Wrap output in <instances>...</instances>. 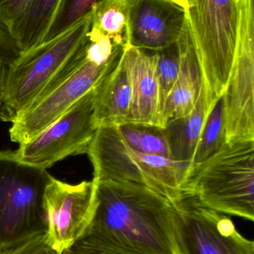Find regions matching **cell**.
Instances as JSON below:
<instances>
[{
  "label": "cell",
  "instance_id": "cell-22",
  "mask_svg": "<svg viewBox=\"0 0 254 254\" xmlns=\"http://www.w3.org/2000/svg\"><path fill=\"white\" fill-rule=\"evenodd\" d=\"M104 0H61L46 40L54 38L94 11ZM44 41V42H45Z\"/></svg>",
  "mask_w": 254,
  "mask_h": 254
},
{
  "label": "cell",
  "instance_id": "cell-1",
  "mask_svg": "<svg viewBox=\"0 0 254 254\" xmlns=\"http://www.w3.org/2000/svg\"><path fill=\"white\" fill-rule=\"evenodd\" d=\"M86 232L141 254H181L174 207L167 197L130 182L95 181Z\"/></svg>",
  "mask_w": 254,
  "mask_h": 254
},
{
  "label": "cell",
  "instance_id": "cell-19",
  "mask_svg": "<svg viewBox=\"0 0 254 254\" xmlns=\"http://www.w3.org/2000/svg\"><path fill=\"white\" fill-rule=\"evenodd\" d=\"M91 27L129 46V13L127 0H104L92 13Z\"/></svg>",
  "mask_w": 254,
  "mask_h": 254
},
{
  "label": "cell",
  "instance_id": "cell-17",
  "mask_svg": "<svg viewBox=\"0 0 254 254\" xmlns=\"http://www.w3.org/2000/svg\"><path fill=\"white\" fill-rule=\"evenodd\" d=\"M61 0H28L10 31L20 53L46 40Z\"/></svg>",
  "mask_w": 254,
  "mask_h": 254
},
{
  "label": "cell",
  "instance_id": "cell-7",
  "mask_svg": "<svg viewBox=\"0 0 254 254\" xmlns=\"http://www.w3.org/2000/svg\"><path fill=\"white\" fill-rule=\"evenodd\" d=\"M95 89L53 123L13 152L18 162L47 170L72 155L86 154L98 126L94 119Z\"/></svg>",
  "mask_w": 254,
  "mask_h": 254
},
{
  "label": "cell",
  "instance_id": "cell-25",
  "mask_svg": "<svg viewBox=\"0 0 254 254\" xmlns=\"http://www.w3.org/2000/svg\"><path fill=\"white\" fill-rule=\"evenodd\" d=\"M0 254H55L49 247L46 240V234H40L28 241L0 252Z\"/></svg>",
  "mask_w": 254,
  "mask_h": 254
},
{
  "label": "cell",
  "instance_id": "cell-20",
  "mask_svg": "<svg viewBox=\"0 0 254 254\" xmlns=\"http://www.w3.org/2000/svg\"><path fill=\"white\" fill-rule=\"evenodd\" d=\"M224 109L222 95L213 104L207 115L188 173L213 156L226 142Z\"/></svg>",
  "mask_w": 254,
  "mask_h": 254
},
{
  "label": "cell",
  "instance_id": "cell-10",
  "mask_svg": "<svg viewBox=\"0 0 254 254\" xmlns=\"http://www.w3.org/2000/svg\"><path fill=\"white\" fill-rule=\"evenodd\" d=\"M120 62L98 64L89 60L86 54L85 61L59 86L34 103L12 122L9 129L10 140L19 145L29 141L89 91L100 86Z\"/></svg>",
  "mask_w": 254,
  "mask_h": 254
},
{
  "label": "cell",
  "instance_id": "cell-16",
  "mask_svg": "<svg viewBox=\"0 0 254 254\" xmlns=\"http://www.w3.org/2000/svg\"><path fill=\"white\" fill-rule=\"evenodd\" d=\"M212 107L207 101L203 82L192 113L185 117L169 121L162 127L168 140L171 159L190 165L204 122Z\"/></svg>",
  "mask_w": 254,
  "mask_h": 254
},
{
  "label": "cell",
  "instance_id": "cell-5",
  "mask_svg": "<svg viewBox=\"0 0 254 254\" xmlns=\"http://www.w3.org/2000/svg\"><path fill=\"white\" fill-rule=\"evenodd\" d=\"M186 19L209 105L223 95L238 38L240 0H189Z\"/></svg>",
  "mask_w": 254,
  "mask_h": 254
},
{
  "label": "cell",
  "instance_id": "cell-2",
  "mask_svg": "<svg viewBox=\"0 0 254 254\" xmlns=\"http://www.w3.org/2000/svg\"><path fill=\"white\" fill-rule=\"evenodd\" d=\"M254 140H234L191 170L183 190L218 213L254 222Z\"/></svg>",
  "mask_w": 254,
  "mask_h": 254
},
{
  "label": "cell",
  "instance_id": "cell-27",
  "mask_svg": "<svg viewBox=\"0 0 254 254\" xmlns=\"http://www.w3.org/2000/svg\"><path fill=\"white\" fill-rule=\"evenodd\" d=\"M7 71H8V66L0 61V111L2 105L3 95H4V87H5Z\"/></svg>",
  "mask_w": 254,
  "mask_h": 254
},
{
  "label": "cell",
  "instance_id": "cell-4",
  "mask_svg": "<svg viewBox=\"0 0 254 254\" xmlns=\"http://www.w3.org/2000/svg\"><path fill=\"white\" fill-rule=\"evenodd\" d=\"M92 13L59 35L22 52L8 66L1 120L12 123L70 62L86 41Z\"/></svg>",
  "mask_w": 254,
  "mask_h": 254
},
{
  "label": "cell",
  "instance_id": "cell-18",
  "mask_svg": "<svg viewBox=\"0 0 254 254\" xmlns=\"http://www.w3.org/2000/svg\"><path fill=\"white\" fill-rule=\"evenodd\" d=\"M116 127L122 138L131 149L142 153L160 155L171 159L168 140L162 127L146 124L125 123Z\"/></svg>",
  "mask_w": 254,
  "mask_h": 254
},
{
  "label": "cell",
  "instance_id": "cell-28",
  "mask_svg": "<svg viewBox=\"0 0 254 254\" xmlns=\"http://www.w3.org/2000/svg\"><path fill=\"white\" fill-rule=\"evenodd\" d=\"M169 1H172L174 4H177L182 8L184 9L185 11H186L189 8V0H169Z\"/></svg>",
  "mask_w": 254,
  "mask_h": 254
},
{
  "label": "cell",
  "instance_id": "cell-9",
  "mask_svg": "<svg viewBox=\"0 0 254 254\" xmlns=\"http://www.w3.org/2000/svg\"><path fill=\"white\" fill-rule=\"evenodd\" d=\"M238 38L223 93L226 141L254 140V0H240Z\"/></svg>",
  "mask_w": 254,
  "mask_h": 254
},
{
  "label": "cell",
  "instance_id": "cell-26",
  "mask_svg": "<svg viewBox=\"0 0 254 254\" xmlns=\"http://www.w3.org/2000/svg\"><path fill=\"white\" fill-rule=\"evenodd\" d=\"M28 0H0V20L10 30Z\"/></svg>",
  "mask_w": 254,
  "mask_h": 254
},
{
  "label": "cell",
  "instance_id": "cell-12",
  "mask_svg": "<svg viewBox=\"0 0 254 254\" xmlns=\"http://www.w3.org/2000/svg\"><path fill=\"white\" fill-rule=\"evenodd\" d=\"M129 46L158 52L177 43L186 23L184 9L169 0H127Z\"/></svg>",
  "mask_w": 254,
  "mask_h": 254
},
{
  "label": "cell",
  "instance_id": "cell-11",
  "mask_svg": "<svg viewBox=\"0 0 254 254\" xmlns=\"http://www.w3.org/2000/svg\"><path fill=\"white\" fill-rule=\"evenodd\" d=\"M95 182L70 185L51 178L44 194L46 240L62 254L86 232L93 214Z\"/></svg>",
  "mask_w": 254,
  "mask_h": 254
},
{
  "label": "cell",
  "instance_id": "cell-24",
  "mask_svg": "<svg viewBox=\"0 0 254 254\" xmlns=\"http://www.w3.org/2000/svg\"><path fill=\"white\" fill-rule=\"evenodd\" d=\"M19 55L20 52L10 30L0 20V61L10 66Z\"/></svg>",
  "mask_w": 254,
  "mask_h": 254
},
{
  "label": "cell",
  "instance_id": "cell-6",
  "mask_svg": "<svg viewBox=\"0 0 254 254\" xmlns=\"http://www.w3.org/2000/svg\"><path fill=\"white\" fill-rule=\"evenodd\" d=\"M47 170L18 162L0 151V252L46 234L44 194Z\"/></svg>",
  "mask_w": 254,
  "mask_h": 254
},
{
  "label": "cell",
  "instance_id": "cell-23",
  "mask_svg": "<svg viewBox=\"0 0 254 254\" xmlns=\"http://www.w3.org/2000/svg\"><path fill=\"white\" fill-rule=\"evenodd\" d=\"M62 254H141L121 247L89 232L85 234Z\"/></svg>",
  "mask_w": 254,
  "mask_h": 254
},
{
  "label": "cell",
  "instance_id": "cell-21",
  "mask_svg": "<svg viewBox=\"0 0 254 254\" xmlns=\"http://www.w3.org/2000/svg\"><path fill=\"white\" fill-rule=\"evenodd\" d=\"M153 52L156 58V73L159 87L160 120L167 97L178 77L180 65V49L177 41L166 49Z\"/></svg>",
  "mask_w": 254,
  "mask_h": 254
},
{
  "label": "cell",
  "instance_id": "cell-3",
  "mask_svg": "<svg viewBox=\"0 0 254 254\" xmlns=\"http://www.w3.org/2000/svg\"><path fill=\"white\" fill-rule=\"evenodd\" d=\"M86 154L93 167L94 180L134 182L171 201L183 194L189 164L131 149L116 126L98 127Z\"/></svg>",
  "mask_w": 254,
  "mask_h": 254
},
{
  "label": "cell",
  "instance_id": "cell-15",
  "mask_svg": "<svg viewBox=\"0 0 254 254\" xmlns=\"http://www.w3.org/2000/svg\"><path fill=\"white\" fill-rule=\"evenodd\" d=\"M131 104V83L122 57L116 69L95 88L94 119L97 126L128 123Z\"/></svg>",
  "mask_w": 254,
  "mask_h": 254
},
{
  "label": "cell",
  "instance_id": "cell-14",
  "mask_svg": "<svg viewBox=\"0 0 254 254\" xmlns=\"http://www.w3.org/2000/svg\"><path fill=\"white\" fill-rule=\"evenodd\" d=\"M177 44L180 49V71L164 104L158 124L160 127H164L173 119L190 114L202 86V73L187 19Z\"/></svg>",
  "mask_w": 254,
  "mask_h": 254
},
{
  "label": "cell",
  "instance_id": "cell-8",
  "mask_svg": "<svg viewBox=\"0 0 254 254\" xmlns=\"http://www.w3.org/2000/svg\"><path fill=\"white\" fill-rule=\"evenodd\" d=\"M177 244L181 254H254V243L242 236L227 215L203 205L183 192L171 201Z\"/></svg>",
  "mask_w": 254,
  "mask_h": 254
},
{
  "label": "cell",
  "instance_id": "cell-13",
  "mask_svg": "<svg viewBox=\"0 0 254 254\" xmlns=\"http://www.w3.org/2000/svg\"><path fill=\"white\" fill-rule=\"evenodd\" d=\"M123 61L131 88V104L128 123L158 126L159 87L155 53L128 46L124 53Z\"/></svg>",
  "mask_w": 254,
  "mask_h": 254
}]
</instances>
